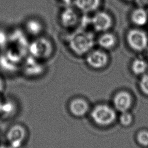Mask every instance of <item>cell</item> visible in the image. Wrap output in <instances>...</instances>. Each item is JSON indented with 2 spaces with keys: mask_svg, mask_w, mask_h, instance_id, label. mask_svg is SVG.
<instances>
[{
  "mask_svg": "<svg viewBox=\"0 0 148 148\" xmlns=\"http://www.w3.org/2000/svg\"><path fill=\"white\" fill-rule=\"evenodd\" d=\"M102 0H73L76 9L82 13L87 14L98 10Z\"/></svg>",
  "mask_w": 148,
  "mask_h": 148,
  "instance_id": "11",
  "label": "cell"
},
{
  "mask_svg": "<svg viewBox=\"0 0 148 148\" xmlns=\"http://www.w3.org/2000/svg\"><path fill=\"white\" fill-rule=\"evenodd\" d=\"M139 86L142 93L148 96V73L142 75L139 81Z\"/></svg>",
  "mask_w": 148,
  "mask_h": 148,
  "instance_id": "19",
  "label": "cell"
},
{
  "mask_svg": "<svg viewBox=\"0 0 148 148\" xmlns=\"http://www.w3.org/2000/svg\"><path fill=\"white\" fill-rule=\"evenodd\" d=\"M92 121L100 127L112 125L116 120L117 114L114 108L105 103L95 105L90 112Z\"/></svg>",
  "mask_w": 148,
  "mask_h": 148,
  "instance_id": "2",
  "label": "cell"
},
{
  "mask_svg": "<svg viewBox=\"0 0 148 148\" xmlns=\"http://www.w3.org/2000/svg\"><path fill=\"white\" fill-rule=\"evenodd\" d=\"M10 35L5 30L0 29V47H5L9 43Z\"/></svg>",
  "mask_w": 148,
  "mask_h": 148,
  "instance_id": "20",
  "label": "cell"
},
{
  "mask_svg": "<svg viewBox=\"0 0 148 148\" xmlns=\"http://www.w3.org/2000/svg\"><path fill=\"white\" fill-rule=\"evenodd\" d=\"M5 88V83L3 79L0 77V93L2 92Z\"/></svg>",
  "mask_w": 148,
  "mask_h": 148,
  "instance_id": "23",
  "label": "cell"
},
{
  "mask_svg": "<svg viewBox=\"0 0 148 148\" xmlns=\"http://www.w3.org/2000/svg\"><path fill=\"white\" fill-rule=\"evenodd\" d=\"M68 109L70 113L76 117H82L90 111V105L87 100L77 97L72 99L69 103Z\"/></svg>",
  "mask_w": 148,
  "mask_h": 148,
  "instance_id": "10",
  "label": "cell"
},
{
  "mask_svg": "<svg viewBox=\"0 0 148 148\" xmlns=\"http://www.w3.org/2000/svg\"><path fill=\"white\" fill-rule=\"evenodd\" d=\"M27 132L25 128L18 124L12 125L6 132V140L12 148H20L25 142Z\"/></svg>",
  "mask_w": 148,
  "mask_h": 148,
  "instance_id": "4",
  "label": "cell"
},
{
  "mask_svg": "<svg viewBox=\"0 0 148 148\" xmlns=\"http://www.w3.org/2000/svg\"><path fill=\"white\" fill-rule=\"evenodd\" d=\"M2 99L0 98V112H1V105H2Z\"/></svg>",
  "mask_w": 148,
  "mask_h": 148,
  "instance_id": "25",
  "label": "cell"
},
{
  "mask_svg": "<svg viewBox=\"0 0 148 148\" xmlns=\"http://www.w3.org/2000/svg\"><path fill=\"white\" fill-rule=\"evenodd\" d=\"M98 46L103 50H110L112 49L116 43L115 35L108 31L102 32L97 39Z\"/></svg>",
  "mask_w": 148,
  "mask_h": 148,
  "instance_id": "12",
  "label": "cell"
},
{
  "mask_svg": "<svg viewBox=\"0 0 148 148\" xmlns=\"http://www.w3.org/2000/svg\"><path fill=\"white\" fill-rule=\"evenodd\" d=\"M0 148H12V147H11L8 145H0Z\"/></svg>",
  "mask_w": 148,
  "mask_h": 148,
  "instance_id": "24",
  "label": "cell"
},
{
  "mask_svg": "<svg viewBox=\"0 0 148 148\" xmlns=\"http://www.w3.org/2000/svg\"><path fill=\"white\" fill-rule=\"evenodd\" d=\"M131 18L134 24L136 25L142 26L147 22V13L143 8L139 7L132 12Z\"/></svg>",
  "mask_w": 148,
  "mask_h": 148,
  "instance_id": "15",
  "label": "cell"
},
{
  "mask_svg": "<svg viewBox=\"0 0 148 148\" xmlns=\"http://www.w3.org/2000/svg\"><path fill=\"white\" fill-rule=\"evenodd\" d=\"M17 110L16 102L12 99L2 100L0 114L5 117H10L14 116Z\"/></svg>",
  "mask_w": 148,
  "mask_h": 148,
  "instance_id": "14",
  "label": "cell"
},
{
  "mask_svg": "<svg viewBox=\"0 0 148 148\" xmlns=\"http://www.w3.org/2000/svg\"><path fill=\"white\" fill-rule=\"evenodd\" d=\"M147 56H148V51H147Z\"/></svg>",
  "mask_w": 148,
  "mask_h": 148,
  "instance_id": "26",
  "label": "cell"
},
{
  "mask_svg": "<svg viewBox=\"0 0 148 148\" xmlns=\"http://www.w3.org/2000/svg\"><path fill=\"white\" fill-rule=\"evenodd\" d=\"M133 103L131 94L127 91L116 92L113 98V105L116 110L121 112L128 111Z\"/></svg>",
  "mask_w": 148,
  "mask_h": 148,
  "instance_id": "8",
  "label": "cell"
},
{
  "mask_svg": "<svg viewBox=\"0 0 148 148\" xmlns=\"http://www.w3.org/2000/svg\"><path fill=\"white\" fill-rule=\"evenodd\" d=\"M65 6H70L71 4L73 2V0H60Z\"/></svg>",
  "mask_w": 148,
  "mask_h": 148,
  "instance_id": "22",
  "label": "cell"
},
{
  "mask_svg": "<svg viewBox=\"0 0 148 148\" xmlns=\"http://www.w3.org/2000/svg\"><path fill=\"white\" fill-rule=\"evenodd\" d=\"M28 50L31 56L37 60L49 58L54 51L52 42L46 37L39 36L29 43Z\"/></svg>",
  "mask_w": 148,
  "mask_h": 148,
  "instance_id": "3",
  "label": "cell"
},
{
  "mask_svg": "<svg viewBox=\"0 0 148 148\" xmlns=\"http://www.w3.org/2000/svg\"><path fill=\"white\" fill-rule=\"evenodd\" d=\"M147 5H148V4H147Z\"/></svg>",
  "mask_w": 148,
  "mask_h": 148,
  "instance_id": "27",
  "label": "cell"
},
{
  "mask_svg": "<svg viewBox=\"0 0 148 148\" xmlns=\"http://www.w3.org/2000/svg\"><path fill=\"white\" fill-rule=\"evenodd\" d=\"M147 67V62L142 58L135 59L131 64L132 72L136 75H141L145 73Z\"/></svg>",
  "mask_w": 148,
  "mask_h": 148,
  "instance_id": "16",
  "label": "cell"
},
{
  "mask_svg": "<svg viewBox=\"0 0 148 148\" xmlns=\"http://www.w3.org/2000/svg\"><path fill=\"white\" fill-rule=\"evenodd\" d=\"M119 122L120 124L124 127H128L133 122V116L128 111L121 112V114L119 117Z\"/></svg>",
  "mask_w": 148,
  "mask_h": 148,
  "instance_id": "17",
  "label": "cell"
},
{
  "mask_svg": "<svg viewBox=\"0 0 148 148\" xmlns=\"http://www.w3.org/2000/svg\"><path fill=\"white\" fill-rule=\"evenodd\" d=\"M127 41L129 46L132 50L141 51L146 48L148 39L147 35L143 31L132 29L129 31L127 34Z\"/></svg>",
  "mask_w": 148,
  "mask_h": 148,
  "instance_id": "7",
  "label": "cell"
},
{
  "mask_svg": "<svg viewBox=\"0 0 148 148\" xmlns=\"http://www.w3.org/2000/svg\"><path fill=\"white\" fill-rule=\"evenodd\" d=\"M136 3L140 8L148 4V0H134Z\"/></svg>",
  "mask_w": 148,
  "mask_h": 148,
  "instance_id": "21",
  "label": "cell"
},
{
  "mask_svg": "<svg viewBox=\"0 0 148 148\" xmlns=\"http://www.w3.org/2000/svg\"><path fill=\"white\" fill-rule=\"evenodd\" d=\"M25 27L27 32L34 36H39L43 30V24L36 18L28 19L25 22Z\"/></svg>",
  "mask_w": 148,
  "mask_h": 148,
  "instance_id": "13",
  "label": "cell"
},
{
  "mask_svg": "<svg viewBox=\"0 0 148 148\" xmlns=\"http://www.w3.org/2000/svg\"><path fill=\"white\" fill-rule=\"evenodd\" d=\"M70 50L77 56L86 55L95 43L94 34L87 31L80 30L70 35L67 40Z\"/></svg>",
  "mask_w": 148,
  "mask_h": 148,
  "instance_id": "1",
  "label": "cell"
},
{
  "mask_svg": "<svg viewBox=\"0 0 148 148\" xmlns=\"http://www.w3.org/2000/svg\"><path fill=\"white\" fill-rule=\"evenodd\" d=\"M109 61L108 54L102 49H92L86 55V61L87 65L94 69L104 68Z\"/></svg>",
  "mask_w": 148,
  "mask_h": 148,
  "instance_id": "6",
  "label": "cell"
},
{
  "mask_svg": "<svg viewBox=\"0 0 148 148\" xmlns=\"http://www.w3.org/2000/svg\"><path fill=\"white\" fill-rule=\"evenodd\" d=\"M94 13L90 20L92 28L96 32L101 33L108 31L113 24L110 15L103 10H97Z\"/></svg>",
  "mask_w": 148,
  "mask_h": 148,
  "instance_id": "5",
  "label": "cell"
},
{
  "mask_svg": "<svg viewBox=\"0 0 148 148\" xmlns=\"http://www.w3.org/2000/svg\"><path fill=\"white\" fill-rule=\"evenodd\" d=\"M137 143L143 147L148 146V131L142 130L139 131L136 135Z\"/></svg>",
  "mask_w": 148,
  "mask_h": 148,
  "instance_id": "18",
  "label": "cell"
},
{
  "mask_svg": "<svg viewBox=\"0 0 148 148\" xmlns=\"http://www.w3.org/2000/svg\"><path fill=\"white\" fill-rule=\"evenodd\" d=\"M60 20L63 27L72 28L79 23L80 17L76 9L66 6L60 13Z\"/></svg>",
  "mask_w": 148,
  "mask_h": 148,
  "instance_id": "9",
  "label": "cell"
}]
</instances>
